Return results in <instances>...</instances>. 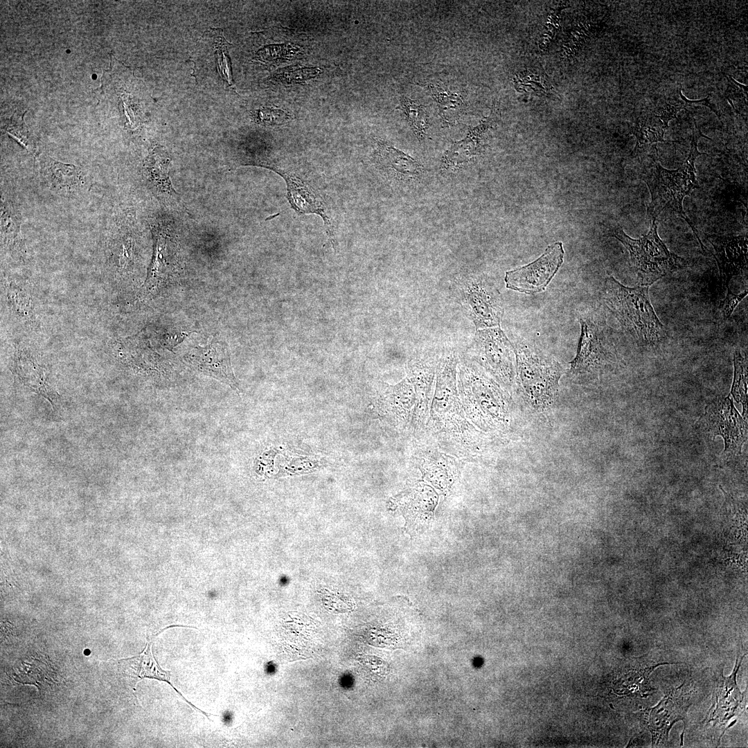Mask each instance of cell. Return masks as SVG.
Here are the masks:
<instances>
[{
  "mask_svg": "<svg viewBox=\"0 0 748 748\" xmlns=\"http://www.w3.org/2000/svg\"><path fill=\"white\" fill-rule=\"evenodd\" d=\"M694 129L691 136L689 154L685 161L675 170L664 168L657 161L648 172L645 182L649 188L651 201L648 207V215L650 220H657L659 215L665 210L676 213L686 220L692 228L697 237L702 249L705 250L697 234L695 228L685 214L683 209V200L686 196L695 188H699L696 179L695 162L696 158L704 152H700L697 149L698 141L701 137L711 140L703 134L693 118Z\"/></svg>",
  "mask_w": 748,
  "mask_h": 748,
  "instance_id": "obj_1",
  "label": "cell"
},
{
  "mask_svg": "<svg viewBox=\"0 0 748 748\" xmlns=\"http://www.w3.org/2000/svg\"><path fill=\"white\" fill-rule=\"evenodd\" d=\"M604 297L614 316L639 343L652 346L662 339L664 327L652 305L648 286L627 287L609 276Z\"/></svg>",
  "mask_w": 748,
  "mask_h": 748,
  "instance_id": "obj_2",
  "label": "cell"
},
{
  "mask_svg": "<svg viewBox=\"0 0 748 748\" xmlns=\"http://www.w3.org/2000/svg\"><path fill=\"white\" fill-rule=\"evenodd\" d=\"M513 345L522 391L534 407L545 408L558 391L563 371L561 364L524 339H519Z\"/></svg>",
  "mask_w": 748,
  "mask_h": 748,
  "instance_id": "obj_3",
  "label": "cell"
},
{
  "mask_svg": "<svg viewBox=\"0 0 748 748\" xmlns=\"http://www.w3.org/2000/svg\"><path fill=\"white\" fill-rule=\"evenodd\" d=\"M630 253V262L638 285L650 287L663 277L685 265L683 258L670 251L657 233V220H652L648 233L639 239L627 235L621 227L610 231Z\"/></svg>",
  "mask_w": 748,
  "mask_h": 748,
  "instance_id": "obj_4",
  "label": "cell"
},
{
  "mask_svg": "<svg viewBox=\"0 0 748 748\" xmlns=\"http://www.w3.org/2000/svg\"><path fill=\"white\" fill-rule=\"evenodd\" d=\"M459 394L470 419L494 427L504 420V393L497 384L475 366H458Z\"/></svg>",
  "mask_w": 748,
  "mask_h": 748,
  "instance_id": "obj_5",
  "label": "cell"
},
{
  "mask_svg": "<svg viewBox=\"0 0 748 748\" xmlns=\"http://www.w3.org/2000/svg\"><path fill=\"white\" fill-rule=\"evenodd\" d=\"M454 292L462 312L477 330L499 327L504 299L491 280L483 276L463 277L456 281Z\"/></svg>",
  "mask_w": 748,
  "mask_h": 748,
  "instance_id": "obj_6",
  "label": "cell"
},
{
  "mask_svg": "<svg viewBox=\"0 0 748 748\" xmlns=\"http://www.w3.org/2000/svg\"><path fill=\"white\" fill-rule=\"evenodd\" d=\"M457 365V360L452 357H445L438 362L431 420L438 431L452 435L455 441L461 443V431H466L469 424L459 406L456 386Z\"/></svg>",
  "mask_w": 748,
  "mask_h": 748,
  "instance_id": "obj_7",
  "label": "cell"
},
{
  "mask_svg": "<svg viewBox=\"0 0 748 748\" xmlns=\"http://www.w3.org/2000/svg\"><path fill=\"white\" fill-rule=\"evenodd\" d=\"M470 348L477 362L497 380L512 384L515 375L514 345L500 327L477 330Z\"/></svg>",
  "mask_w": 748,
  "mask_h": 748,
  "instance_id": "obj_8",
  "label": "cell"
},
{
  "mask_svg": "<svg viewBox=\"0 0 748 748\" xmlns=\"http://www.w3.org/2000/svg\"><path fill=\"white\" fill-rule=\"evenodd\" d=\"M578 321L580 335L576 357L570 362V372L576 377L600 373L613 363L611 346L594 315L582 314Z\"/></svg>",
  "mask_w": 748,
  "mask_h": 748,
  "instance_id": "obj_9",
  "label": "cell"
},
{
  "mask_svg": "<svg viewBox=\"0 0 748 748\" xmlns=\"http://www.w3.org/2000/svg\"><path fill=\"white\" fill-rule=\"evenodd\" d=\"M700 427L714 438L721 436L724 440L723 454H739L747 438V424L733 405L729 395L717 396L705 408L698 420Z\"/></svg>",
  "mask_w": 748,
  "mask_h": 748,
  "instance_id": "obj_10",
  "label": "cell"
},
{
  "mask_svg": "<svg viewBox=\"0 0 748 748\" xmlns=\"http://www.w3.org/2000/svg\"><path fill=\"white\" fill-rule=\"evenodd\" d=\"M564 256L562 242L549 245L535 260L506 272V288L528 295L544 292L562 266Z\"/></svg>",
  "mask_w": 748,
  "mask_h": 748,
  "instance_id": "obj_11",
  "label": "cell"
},
{
  "mask_svg": "<svg viewBox=\"0 0 748 748\" xmlns=\"http://www.w3.org/2000/svg\"><path fill=\"white\" fill-rule=\"evenodd\" d=\"M417 84L436 102L444 123L454 124L465 113L468 107V92L465 84L457 78L441 73L430 75Z\"/></svg>",
  "mask_w": 748,
  "mask_h": 748,
  "instance_id": "obj_12",
  "label": "cell"
},
{
  "mask_svg": "<svg viewBox=\"0 0 748 748\" xmlns=\"http://www.w3.org/2000/svg\"><path fill=\"white\" fill-rule=\"evenodd\" d=\"M186 361L197 371L240 390L224 340L215 337L208 345L195 347L186 355Z\"/></svg>",
  "mask_w": 748,
  "mask_h": 748,
  "instance_id": "obj_13",
  "label": "cell"
},
{
  "mask_svg": "<svg viewBox=\"0 0 748 748\" xmlns=\"http://www.w3.org/2000/svg\"><path fill=\"white\" fill-rule=\"evenodd\" d=\"M377 406L380 414L392 425H404L411 420L414 425V414L417 398L413 384L407 377L395 385L385 382L380 384Z\"/></svg>",
  "mask_w": 748,
  "mask_h": 748,
  "instance_id": "obj_14",
  "label": "cell"
},
{
  "mask_svg": "<svg viewBox=\"0 0 748 748\" xmlns=\"http://www.w3.org/2000/svg\"><path fill=\"white\" fill-rule=\"evenodd\" d=\"M706 238L714 248L720 283L727 289L731 278L747 268V238L745 235H706Z\"/></svg>",
  "mask_w": 748,
  "mask_h": 748,
  "instance_id": "obj_15",
  "label": "cell"
},
{
  "mask_svg": "<svg viewBox=\"0 0 748 748\" xmlns=\"http://www.w3.org/2000/svg\"><path fill=\"white\" fill-rule=\"evenodd\" d=\"M438 360L437 355L425 353L411 357L407 366V377L413 384L417 398L416 419L418 424L423 422L427 412L429 395Z\"/></svg>",
  "mask_w": 748,
  "mask_h": 748,
  "instance_id": "obj_16",
  "label": "cell"
},
{
  "mask_svg": "<svg viewBox=\"0 0 748 748\" xmlns=\"http://www.w3.org/2000/svg\"><path fill=\"white\" fill-rule=\"evenodd\" d=\"M495 109L492 106L490 116L486 118L477 127L470 130L467 136L461 141L455 142L445 152L442 166L447 170H456L466 163L477 155L483 145L488 130L495 122Z\"/></svg>",
  "mask_w": 748,
  "mask_h": 748,
  "instance_id": "obj_17",
  "label": "cell"
},
{
  "mask_svg": "<svg viewBox=\"0 0 748 748\" xmlns=\"http://www.w3.org/2000/svg\"><path fill=\"white\" fill-rule=\"evenodd\" d=\"M152 642V639L148 641L145 649L139 654L119 661L124 674L132 679L134 685L143 678L156 679L167 682L191 707L210 719L208 714L196 708L172 685L170 682V673L163 670L154 657L151 649Z\"/></svg>",
  "mask_w": 748,
  "mask_h": 748,
  "instance_id": "obj_18",
  "label": "cell"
},
{
  "mask_svg": "<svg viewBox=\"0 0 748 748\" xmlns=\"http://www.w3.org/2000/svg\"><path fill=\"white\" fill-rule=\"evenodd\" d=\"M170 159L167 153L159 148L150 154L146 163V174L154 191L166 205L180 207V197L172 187L168 176Z\"/></svg>",
  "mask_w": 748,
  "mask_h": 748,
  "instance_id": "obj_19",
  "label": "cell"
},
{
  "mask_svg": "<svg viewBox=\"0 0 748 748\" xmlns=\"http://www.w3.org/2000/svg\"><path fill=\"white\" fill-rule=\"evenodd\" d=\"M686 706L682 698L673 693L666 695L661 702L653 708L650 714L649 727L652 733V740L657 738H668L673 724L678 721L686 722Z\"/></svg>",
  "mask_w": 748,
  "mask_h": 748,
  "instance_id": "obj_20",
  "label": "cell"
},
{
  "mask_svg": "<svg viewBox=\"0 0 748 748\" xmlns=\"http://www.w3.org/2000/svg\"><path fill=\"white\" fill-rule=\"evenodd\" d=\"M39 163L41 175L51 189L67 192L80 186L82 174L76 166L57 161L48 155L41 157Z\"/></svg>",
  "mask_w": 748,
  "mask_h": 748,
  "instance_id": "obj_21",
  "label": "cell"
},
{
  "mask_svg": "<svg viewBox=\"0 0 748 748\" xmlns=\"http://www.w3.org/2000/svg\"><path fill=\"white\" fill-rule=\"evenodd\" d=\"M742 659V657L739 664L737 659L733 672L729 677H722L721 685L717 691V706L711 713V720H717L720 723L727 722L743 708L744 695L739 691L736 682Z\"/></svg>",
  "mask_w": 748,
  "mask_h": 748,
  "instance_id": "obj_22",
  "label": "cell"
},
{
  "mask_svg": "<svg viewBox=\"0 0 748 748\" xmlns=\"http://www.w3.org/2000/svg\"><path fill=\"white\" fill-rule=\"evenodd\" d=\"M154 237V249L152 261L145 283V288L154 290L169 274L171 270L170 254L171 238L167 229L157 226L152 230Z\"/></svg>",
  "mask_w": 748,
  "mask_h": 748,
  "instance_id": "obj_23",
  "label": "cell"
},
{
  "mask_svg": "<svg viewBox=\"0 0 748 748\" xmlns=\"http://www.w3.org/2000/svg\"><path fill=\"white\" fill-rule=\"evenodd\" d=\"M377 157L382 165L400 177L412 178L421 172L422 166L418 161L387 143H379Z\"/></svg>",
  "mask_w": 748,
  "mask_h": 748,
  "instance_id": "obj_24",
  "label": "cell"
},
{
  "mask_svg": "<svg viewBox=\"0 0 748 748\" xmlns=\"http://www.w3.org/2000/svg\"><path fill=\"white\" fill-rule=\"evenodd\" d=\"M436 499L434 490L424 484L418 485L404 495V515L411 516L409 519L415 515V521H418L417 516L420 515L426 524L432 515Z\"/></svg>",
  "mask_w": 748,
  "mask_h": 748,
  "instance_id": "obj_25",
  "label": "cell"
},
{
  "mask_svg": "<svg viewBox=\"0 0 748 748\" xmlns=\"http://www.w3.org/2000/svg\"><path fill=\"white\" fill-rule=\"evenodd\" d=\"M668 127L651 111L641 113L636 119L631 133L636 138L634 151L654 143H666L664 136Z\"/></svg>",
  "mask_w": 748,
  "mask_h": 748,
  "instance_id": "obj_26",
  "label": "cell"
},
{
  "mask_svg": "<svg viewBox=\"0 0 748 748\" xmlns=\"http://www.w3.org/2000/svg\"><path fill=\"white\" fill-rule=\"evenodd\" d=\"M283 175L287 186L288 198L292 207L299 213H315L328 219L324 215L321 204L317 200L314 195L299 179L294 176Z\"/></svg>",
  "mask_w": 748,
  "mask_h": 748,
  "instance_id": "obj_27",
  "label": "cell"
},
{
  "mask_svg": "<svg viewBox=\"0 0 748 748\" xmlns=\"http://www.w3.org/2000/svg\"><path fill=\"white\" fill-rule=\"evenodd\" d=\"M1 233L3 247L18 258L25 253V245L20 231V222L15 211L10 206H1Z\"/></svg>",
  "mask_w": 748,
  "mask_h": 748,
  "instance_id": "obj_28",
  "label": "cell"
},
{
  "mask_svg": "<svg viewBox=\"0 0 748 748\" xmlns=\"http://www.w3.org/2000/svg\"><path fill=\"white\" fill-rule=\"evenodd\" d=\"M420 458L422 459L420 467L427 479L436 485L439 478L438 483L443 481V484L450 485L448 476L455 477L456 474V472H454L456 467L453 458L438 453L424 454Z\"/></svg>",
  "mask_w": 748,
  "mask_h": 748,
  "instance_id": "obj_29",
  "label": "cell"
},
{
  "mask_svg": "<svg viewBox=\"0 0 748 748\" xmlns=\"http://www.w3.org/2000/svg\"><path fill=\"white\" fill-rule=\"evenodd\" d=\"M15 364L17 373L26 385L37 391L48 393V386L45 382L42 369L29 354L18 351Z\"/></svg>",
  "mask_w": 748,
  "mask_h": 748,
  "instance_id": "obj_30",
  "label": "cell"
},
{
  "mask_svg": "<svg viewBox=\"0 0 748 748\" xmlns=\"http://www.w3.org/2000/svg\"><path fill=\"white\" fill-rule=\"evenodd\" d=\"M427 107L416 100L402 96L399 109L404 114L411 129L418 139H424L429 128V115Z\"/></svg>",
  "mask_w": 748,
  "mask_h": 748,
  "instance_id": "obj_31",
  "label": "cell"
},
{
  "mask_svg": "<svg viewBox=\"0 0 748 748\" xmlns=\"http://www.w3.org/2000/svg\"><path fill=\"white\" fill-rule=\"evenodd\" d=\"M734 376L731 394L734 400L742 405V416L747 418V362L740 351L733 354Z\"/></svg>",
  "mask_w": 748,
  "mask_h": 748,
  "instance_id": "obj_32",
  "label": "cell"
},
{
  "mask_svg": "<svg viewBox=\"0 0 748 748\" xmlns=\"http://www.w3.org/2000/svg\"><path fill=\"white\" fill-rule=\"evenodd\" d=\"M682 91V87H680L677 89L675 93L661 96L657 100L653 107L648 109L667 127L670 120L677 118V115L679 111L682 109L688 111L687 104L680 96Z\"/></svg>",
  "mask_w": 748,
  "mask_h": 748,
  "instance_id": "obj_33",
  "label": "cell"
},
{
  "mask_svg": "<svg viewBox=\"0 0 748 748\" xmlns=\"http://www.w3.org/2000/svg\"><path fill=\"white\" fill-rule=\"evenodd\" d=\"M6 287V298L11 308L21 317L30 319L33 306L30 293L13 282L8 283Z\"/></svg>",
  "mask_w": 748,
  "mask_h": 748,
  "instance_id": "obj_34",
  "label": "cell"
},
{
  "mask_svg": "<svg viewBox=\"0 0 748 748\" xmlns=\"http://www.w3.org/2000/svg\"><path fill=\"white\" fill-rule=\"evenodd\" d=\"M251 116L257 123L268 125H280L290 118L288 112L275 108L265 107L251 112Z\"/></svg>",
  "mask_w": 748,
  "mask_h": 748,
  "instance_id": "obj_35",
  "label": "cell"
},
{
  "mask_svg": "<svg viewBox=\"0 0 748 748\" xmlns=\"http://www.w3.org/2000/svg\"><path fill=\"white\" fill-rule=\"evenodd\" d=\"M226 44L222 33L215 39V48L216 53L217 54V68L222 78L226 80L229 85L234 86L231 63L226 46Z\"/></svg>",
  "mask_w": 748,
  "mask_h": 748,
  "instance_id": "obj_36",
  "label": "cell"
},
{
  "mask_svg": "<svg viewBox=\"0 0 748 748\" xmlns=\"http://www.w3.org/2000/svg\"><path fill=\"white\" fill-rule=\"evenodd\" d=\"M727 80V87L724 92V96L732 106L734 102L740 103L743 109L747 110V86H745L736 80H734L731 75H725Z\"/></svg>",
  "mask_w": 748,
  "mask_h": 748,
  "instance_id": "obj_37",
  "label": "cell"
},
{
  "mask_svg": "<svg viewBox=\"0 0 748 748\" xmlns=\"http://www.w3.org/2000/svg\"><path fill=\"white\" fill-rule=\"evenodd\" d=\"M297 51L298 48L292 45H275L262 48L258 52V55L264 61H271L287 58Z\"/></svg>",
  "mask_w": 748,
  "mask_h": 748,
  "instance_id": "obj_38",
  "label": "cell"
},
{
  "mask_svg": "<svg viewBox=\"0 0 748 748\" xmlns=\"http://www.w3.org/2000/svg\"><path fill=\"white\" fill-rule=\"evenodd\" d=\"M320 73L317 68H302L285 71L278 78L286 83H296L313 78Z\"/></svg>",
  "mask_w": 748,
  "mask_h": 748,
  "instance_id": "obj_39",
  "label": "cell"
},
{
  "mask_svg": "<svg viewBox=\"0 0 748 748\" xmlns=\"http://www.w3.org/2000/svg\"><path fill=\"white\" fill-rule=\"evenodd\" d=\"M747 296V291H745L742 293L735 294L729 287L727 288V295L725 299L720 303V310L722 314V318L727 319L729 318L732 312L734 311L737 305L743 300V299Z\"/></svg>",
  "mask_w": 748,
  "mask_h": 748,
  "instance_id": "obj_40",
  "label": "cell"
},
{
  "mask_svg": "<svg viewBox=\"0 0 748 748\" xmlns=\"http://www.w3.org/2000/svg\"><path fill=\"white\" fill-rule=\"evenodd\" d=\"M680 96L682 100L687 104L688 107L692 106V105H701L707 107L712 112H713L721 121V114L719 110V107H718L717 104L714 100V96L713 93H709L707 97L700 100H689L686 96H684L682 92L680 93Z\"/></svg>",
  "mask_w": 748,
  "mask_h": 748,
  "instance_id": "obj_41",
  "label": "cell"
}]
</instances>
